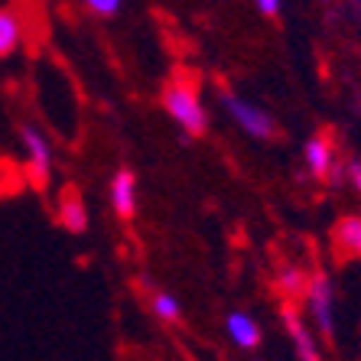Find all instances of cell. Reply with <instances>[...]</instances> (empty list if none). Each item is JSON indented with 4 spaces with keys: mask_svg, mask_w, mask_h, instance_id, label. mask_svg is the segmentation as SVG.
<instances>
[{
    "mask_svg": "<svg viewBox=\"0 0 361 361\" xmlns=\"http://www.w3.org/2000/svg\"><path fill=\"white\" fill-rule=\"evenodd\" d=\"M163 108L179 127H183L185 134L199 137L205 130V108H202V98L189 82H169L163 88Z\"/></svg>",
    "mask_w": 361,
    "mask_h": 361,
    "instance_id": "obj_1",
    "label": "cell"
},
{
    "mask_svg": "<svg viewBox=\"0 0 361 361\" xmlns=\"http://www.w3.org/2000/svg\"><path fill=\"white\" fill-rule=\"evenodd\" d=\"M225 108H228V114L241 124V130L244 134H251V137H257V140H270L274 137V121H270V114L267 111H261L257 104H251V101H244V98H235V94H225Z\"/></svg>",
    "mask_w": 361,
    "mask_h": 361,
    "instance_id": "obj_2",
    "label": "cell"
},
{
    "mask_svg": "<svg viewBox=\"0 0 361 361\" xmlns=\"http://www.w3.org/2000/svg\"><path fill=\"white\" fill-rule=\"evenodd\" d=\"M306 300H310V312H312V322L319 329L326 338H332V286H329L326 277H312L310 290H306Z\"/></svg>",
    "mask_w": 361,
    "mask_h": 361,
    "instance_id": "obj_3",
    "label": "cell"
},
{
    "mask_svg": "<svg viewBox=\"0 0 361 361\" xmlns=\"http://www.w3.org/2000/svg\"><path fill=\"white\" fill-rule=\"evenodd\" d=\"M23 147H26V157H30L33 179L36 183H46V176H49V169H52V150H49V143H46V137L39 130H33V127H23Z\"/></svg>",
    "mask_w": 361,
    "mask_h": 361,
    "instance_id": "obj_4",
    "label": "cell"
},
{
    "mask_svg": "<svg viewBox=\"0 0 361 361\" xmlns=\"http://www.w3.org/2000/svg\"><path fill=\"white\" fill-rule=\"evenodd\" d=\"M111 205L121 219H134L137 212V179L130 169H121L118 176L111 179Z\"/></svg>",
    "mask_w": 361,
    "mask_h": 361,
    "instance_id": "obj_5",
    "label": "cell"
},
{
    "mask_svg": "<svg viewBox=\"0 0 361 361\" xmlns=\"http://www.w3.org/2000/svg\"><path fill=\"white\" fill-rule=\"evenodd\" d=\"M228 336H231V342H235L238 348L251 352V348L261 345V326H257L247 312H231V316H228Z\"/></svg>",
    "mask_w": 361,
    "mask_h": 361,
    "instance_id": "obj_6",
    "label": "cell"
},
{
    "mask_svg": "<svg viewBox=\"0 0 361 361\" xmlns=\"http://www.w3.org/2000/svg\"><path fill=\"white\" fill-rule=\"evenodd\" d=\"M302 157H306V166H310L312 176H332V143L326 137H310L302 147Z\"/></svg>",
    "mask_w": 361,
    "mask_h": 361,
    "instance_id": "obj_7",
    "label": "cell"
},
{
    "mask_svg": "<svg viewBox=\"0 0 361 361\" xmlns=\"http://www.w3.org/2000/svg\"><path fill=\"white\" fill-rule=\"evenodd\" d=\"M283 319H286V329H290V338H293V345H296V358H302V361L319 358V348H316V342H312L310 329L302 326L293 312H283Z\"/></svg>",
    "mask_w": 361,
    "mask_h": 361,
    "instance_id": "obj_8",
    "label": "cell"
},
{
    "mask_svg": "<svg viewBox=\"0 0 361 361\" xmlns=\"http://www.w3.org/2000/svg\"><path fill=\"white\" fill-rule=\"evenodd\" d=\"M336 244L345 254L352 257H361V219L358 215H348L336 225Z\"/></svg>",
    "mask_w": 361,
    "mask_h": 361,
    "instance_id": "obj_9",
    "label": "cell"
},
{
    "mask_svg": "<svg viewBox=\"0 0 361 361\" xmlns=\"http://www.w3.org/2000/svg\"><path fill=\"white\" fill-rule=\"evenodd\" d=\"M20 36H23V26H20L17 13L0 10V59L17 49V46H20Z\"/></svg>",
    "mask_w": 361,
    "mask_h": 361,
    "instance_id": "obj_10",
    "label": "cell"
},
{
    "mask_svg": "<svg viewBox=\"0 0 361 361\" xmlns=\"http://www.w3.org/2000/svg\"><path fill=\"white\" fill-rule=\"evenodd\" d=\"M62 221H66L68 231H85V225H88L85 205L75 192H66V199H62Z\"/></svg>",
    "mask_w": 361,
    "mask_h": 361,
    "instance_id": "obj_11",
    "label": "cell"
},
{
    "mask_svg": "<svg viewBox=\"0 0 361 361\" xmlns=\"http://www.w3.org/2000/svg\"><path fill=\"white\" fill-rule=\"evenodd\" d=\"M150 306H153V312H157V319H163V322H176L179 319V302L173 300L169 293H157L150 300Z\"/></svg>",
    "mask_w": 361,
    "mask_h": 361,
    "instance_id": "obj_12",
    "label": "cell"
},
{
    "mask_svg": "<svg viewBox=\"0 0 361 361\" xmlns=\"http://www.w3.org/2000/svg\"><path fill=\"white\" fill-rule=\"evenodd\" d=\"M85 4H88L94 13H101V17H111V13L121 10V0H85Z\"/></svg>",
    "mask_w": 361,
    "mask_h": 361,
    "instance_id": "obj_13",
    "label": "cell"
},
{
    "mask_svg": "<svg viewBox=\"0 0 361 361\" xmlns=\"http://www.w3.org/2000/svg\"><path fill=\"white\" fill-rule=\"evenodd\" d=\"M280 286H286V290H300L302 286V277H300V270H290V274H283V277H280Z\"/></svg>",
    "mask_w": 361,
    "mask_h": 361,
    "instance_id": "obj_14",
    "label": "cell"
},
{
    "mask_svg": "<svg viewBox=\"0 0 361 361\" xmlns=\"http://www.w3.org/2000/svg\"><path fill=\"white\" fill-rule=\"evenodd\" d=\"M254 4H257L261 13H267V17H274V13L280 10V0H254Z\"/></svg>",
    "mask_w": 361,
    "mask_h": 361,
    "instance_id": "obj_15",
    "label": "cell"
},
{
    "mask_svg": "<svg viewBox=\"0 0 361 361\" xmlns=\"http://www.w3.org/2000/svg\"><path fill=\"white\" fill-rule=\"evenodd\" d=\"M348 179H352V185L361 192V160H355L352 166H348Z\"/></svg>",
    "mask_w": 361,
    "mask_h": 361,
    "instance_id": "obj_16",
    "label": "cell"
},
{
    "mask_svg": "<svg viewBox=\"0 0 361 361\" xmlns=\"http://www.w3.org/2000/svg\"><path fill=\"white\" fill-rule=\"evenodd\" d=\"M352 4H361V0H352Z\"/></svg>",
    "mask_w": 361,
    "mask_h": 361,
    "instance_id": "obj_17",
    "label": "cell"
}]
</instances>
